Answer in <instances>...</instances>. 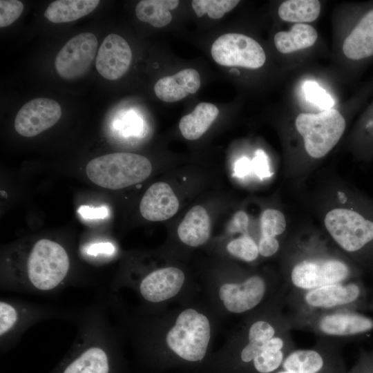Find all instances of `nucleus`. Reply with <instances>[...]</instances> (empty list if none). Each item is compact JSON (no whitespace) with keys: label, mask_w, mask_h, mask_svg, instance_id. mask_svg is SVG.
<instances>
[{"label":"nucleus","mask_w":373,"mask_h":373,"mask_svg":"<svg viewBox=\"0 0 373 373\" xmlns=\"http://www.w3.org/2000/svg\"><path fill=\"white\" fill-rule=\"evenodd\" d=\"M200 84L198 72L193 68H186L157 80L154 86V91L162 101L174 102L196 93Z\"/></svg>","instance_id":"obj_18"},{"label":"nucleus","mask_w":373,"mask_h":373,"mask_svg":"<svg viewBox=\"0 0 373 373\" xmlns=\"http://www.w3.org/2000/svg\"><path fill=\"white\" fill-rule=\"evenodd\" d=\"M218 114V108L213 104H198L191 113L180 119L179 128L182 136L189 140L198 139L208 130Z\"/></svg>","instance_id":"obj_22"},{"label":"nucleus","mask_w":373,"mask_h":373,"mask_svg":"<svg viewBox=\"0 0 373 373\" xmlns=\"http://www.w3.org/2000/svg\"><path fill=\"white\" fill-rule=\"evenodd\" d=\"M239 2L237 0H193L191 6L198 17L207 14L210 18L218 19L233 10Z\"/></svg>","instance_id":"obj_27"},{"label":"nucleus","mask_w":373,"mask_h":373,"mask_svg":"<svg viewBox=\"0 0 373 373\" xmlns=\"http://www.w3.org/2000/svg\"><path fill=\"white\" fill-rule=\"evenodd\" d=\"M178 5V0H142L137 4L135 14L141 21L162 28L171 22L170 10L176 8Z\"/></svg>","instance_id":"obj_25"},{"label":"nucleus","mask_w":373,"mask_h":373,"mask_svg":"<svg viewBox=\"0 0 373 373\" xmlns=\"http://www.w3.org/2000/svg\"><path fill=\"white\" fill-rule=\"evenodd\" d=\"M285 304L288 309L287 312L293 315L337 310H373L367 288L360 278L305 291L287 289Z\"/></svg>","instance_id":"obj_1"},{"label":"nucleus","mask_w":373,"mask_h":373,"mask_svg":"<svg viewBox=\"0 0 373 373\" xmlns=\"http://www.w3.org/2000/svg\"><path fill=\"white\" fill-rule=\"evenodd\" d=\"M370 126L373 128V122L371 124H370Z\"/></svg>","instance_id":"obj_42"},{"label":"nucleus","mask_w":373,"mask_h":373,"mask_svg":"<svg viewBox=\"0 0 373 373\" xmlns=\"http://www.w3.org/2000/svg\"><path fill=\"white\" fill-rule=\"evenodd\" d=\"M131 61L132 52L126 41L118 35L110 34L97 51L95 66L105 79L116 80L127 72Z\"/></svg>","instance_id":"obj_15"},{"label":"nucleus","mask_w":373,"mask_h":373,"mask_svg":"<svg viewBox=\"0 0 373 373\" xmlns=\"http://www.w3.org/2000/svg\"><path fill=\"white\" fill-rule=\"evenodd\" d=\"M292 329L312 332L320 339L362 336L373 332V316L356 310H337L304 315L287 313Z\"/></svg>","instance_id":"obj_4"},{"label":"nucleus","mask_w":373,"mask_h":373,"mask_svg":"<svg viewBox=\"0 0 373 373\" xmlns=\"http://www.w3.org/2000/svg\"><path fill=\"white\" fill-rule=\"evenodd\" d=\"M179 208V201L166 182H155L146 190L140 204L141 215L149 221H163L173 217Z\"/></svg>","instance_id":"obj_17"},{"label":"nucleus","mask_w":373,"mask_h":373,"mask_svg":"<svg viewBox=\"0 0 373 373\" xmlns=\"http://www.w3.org/2000/svg\"><path fill=\"white\" fill-rule=\"evenodd\" d=\"M18 318L16 309L10 303H0V334L1 336L8 332L15 325Z\"/></svg>","instance_id":"obj_32"},{"label":"nucleus","mask_w":373,"mask_h":373,"mask_svg":"<svg viewBox=\"0 0 373 373\" xmlns=\"http://www.w3.org/2000/svg\"><path fill=\"white\" fill-rule=\"evenodd\" d=\"M318 38L316 29L305 23H296L289 31L274 36V44L281 53L288 54L313 46Z\"/></svg>","instance_id":"obj_24"},{"label":"nucleus","mask_w":373,"mask_h":373,"mask_svg":"<svg viewBox=\"0 0 373 373\" xmlns=\"http://www.w3.org/2000/svg\"><path fill=\"white\" fill-rule=\"evenodd\" d=\"M285 269V288L305 291L359 279L361 269L352 262L324 251H305Z\"/></svg>","instance_id":"obj_2"},{"label":"nucleus","mask_w":373,"mask_h":373,"mask_svg":"<svg viewBox=\"0 0 373 373\" xmlns=\"http://www.w3.org/2000/svg\"><path fill=\"white\" fill-rule=\"evenodd\" d=\"M294 373H347L338 349L331 342L320 339L314 346L294 349L285 359L282 367Z\"/></svg>","instance_id":"obj_9"},{"label":"nucleus","mask_w":373,"mask_h":373,"mask_svg":"<svg viewBox=\"0 0 373 373\" xmlns=\"http://www.w3.org/2000/svg\"><path fill=\"white\" fill-rule=\"evenodd\" d=\"M274 373H294L291 371H289V370H284V369H279L278 370L276 371Z\"/></svg>","instance_id":"obj_40"},{"label":"nucleus","mask_w":373,"mask_h":373,"mask_svg":"<svg viewBox=\"0 0 373 373\" xmlns=\"http://www.w3.org/2000/svg\"><path fill=\"white\" fill-rule=\"evenodd\" d=\"M210 336L211 327L207 317L189 308L178 315L174 326L167 332L166 343L180 359L196 363L204 358Z\"/></svg>","instance_id":"obj_6"},{"label":"nucleus","mask_w":373,"mask_h":373,"mask_svg":"<svg viewBox=\"0 0 373 373\" xmlns=\"http://www.w3.org/2000/svg\"><path fill=\"white\" fill-rule=\"evenodd\" d=\"M80 216L86 220H99L108 217L109 211L106 207H94L88 205H82L77 210Z\"/></svg>","instance_id":"obj_34"},{"label":"nucleus","mask_w":373,"mask_h":373,"mask_svg":"<svg viewBox=\"0 0 373 373\" xmlns=\"http://www.w3.org/2000/svg\"><path fill=\"white\" fill-rule=\"evenodd\" d=\"M292 330L287 311L280 310L271 318L257 319L249 325L245 344L241 347L237 365L247 370L254 359L262 352L266 343L276 335Z\"/></svg>","instance_id":"obj_12"},{"label":"nucleus","mask_w":373,"mask_h":373,"mask_svg":"<svg viewBox=\"0 0 373 373\" xmlns=\"http://www.w3.org/2000/svg\"><path fill=\"white\" fill-rule=\"evenodd\" d=\"M306 99L317 106L328 110L334 104L333 98L316 82L307 80L303 86Z\"/></svg>","instance_id":"obj_30"},{"label":"nucleus","mask_w":373,"mask_h":373,"mask_svg":"<svg viewBox=\"0 0 373 373\" xmlns=\"http://www.w3.org/2000/svg\"><path fill=\"white\" fill-rule=\"evenodd\" d=\"M61 116L59 104L51 99L38 97L25 104L15 119V128L21 135L34 137L54 126Z\"/></svg>","instance_id":"obj_13"},{"label":"nucleus","mask_w":373,"mask_h":373,"mask_svg":"<svg viewBox=\"0 0 373 373\" xmlns=\"http://www.w3.org/2000/svg\"><path fill=\"white\" fill-rule=\"evenodd\" d=\"M252 163L247 157H242L235 164V174L238 177H242L247 174Z\"/></svg>","instance_id":"obj_38"},{"label":"nucleus","mask_w":373,"mask_h":373,"mask_svg":"<svg viewBox=\"0 0 373 373\" xmlns=\"http://www.w3.org/2000/svg\"><path fill=\"white\" fill-rule=\"evenodd\" d=\"M259 254L268 258L276 254L280 248V243L276 237L261 236L258 242Z\"/></svg>","instance_id":"obj_33"},{"label":"nucleus","mask_w":373,"mask_h":373,"mask_svg":"<svg viewBox=\"0 0 373 373\" xmlns=\"http://www.w3.org/2000/svg\"><path fill=\"white\" fill-rule=\"evenodd\" d=\"M113 250V247L110 243H100L91 246L88 249V253L95 254L99 252L111 253Z\"/></svg>","instance_id":"obj_39"},{"label":"nucleus","mask_w":373,"mask_h":373,"mask_svg":"<svg viewBox=\"0 0 373 373\" xmlns=\"http://www.w3.org/2000/svg\"><path fill=\"white\" fill-rule=\"evenodd\" d=\"M210 230V219L207 210L196 205L187 212L179 224L178 235L184 244L198 247L208 240Z\"/></svg>","instance_id":"obj_21"},{"label":"nucleus","mask_w":373,"mask_h":373,"mask_svg":"<svg viewBox=\"0 0 373 373\" xmlns=\"http://www.w3.org/2000/svg\"><path fill=\"white\" fill-rule=\"evenodd\" d=\"M69 258L65 249L48 239L38 240L28 256L27 278L30 285L41 291L57 287L66 276Z\"/></svg>","instance_id":"obj_8"},{"label":"nucleus","mask_w":373,"mask_h":373,"mask_svg":"<svg viewBox=\"0 0 373 373\" xmlns=\"http://www.w3.org/2000/svg\"><path fill=\"white\" fill-rule=\"evenodd\" d=\"M287 222L284 214L279 210L267 209L260 217L261 236L276 237L286 229Z\"/></svg>","instance_id":"obj_29"},{"label":"nucleus","mask_w":373,"mask_h":373,"mask_svg":"<svg viewBox=\"0 0 373 373\" xmlns=\"http://www.w3.org/2000/svg\"><path fill=\"white\" fill-rule=\"evenodd\" d=\"M370 356L372 358V359L373 360V350L372 351H370V352H367Z\"/></svg>","instance_id":"obj_41"},{"label":"nucleus","mask_w":373,"mask_h":373,"mask_svg":"<svg viewBox=\"0 0 373 373\" xmlns=\"http://www.w3.org/2000/svg\"><path fill=\"white\" fill-rule=\"evenodd\" d=\"M185 276L174 267L156 269L142 280L140 290L143 298L152 303H159L175 296L182 289Z\"/></svg>","instance_id":"obj_16"},{"label":"nucleus","mask_w":373,"mask_h":373,"mask_svg":"<svg viewBox=\"0 0 373 373\" xmlns=\"http://www.w3.org/2000/svg\"><path fill=\"white\" fill-rule=\"evenodd\" d=\"M152 165L144 156L133 153H113L91 160L86 173L95 184L109 189H120L146 179Z\"/></svg>","instance_id":"obj_5"},{"label":"nucleus","mask_w":373,"mask_h":373,"mask_svg":"<svg viewBox=\"0 0 373 373\" xmlns=\"http://www.w3.org/2000/svg\"><path fill=\"white\" fill-rule=\"evenodd\" d=\"M213 60L224 66H240L256 69L266 60L262 47L254 39L238 33L219 37L211 49Z\"/></svg>","instance_id":"obj_10"},{"label":"nucleus","mask_w":373,"mask_h":373,"mask_svg":"<svg viewBox=\"0 0 373 373\" xmlns=\"http://www.w3.org/2000/svg\"><path fill=\"white\" fill-rule=\"evenodd\" d=\"M347 373H373V360L367 351L361 352L356 362Z\"/></svg>","instance_id":"obj_35"},{"label":"nucleus","mask_w":373,"mask_h":373,"mask_svg":"<svg viewBox=\"0 0 373 373\" xmlns=\"http://www.w3.org/2000/svg\"><path fill=\"white\" fill-rule=\"evenodd\" d=\"M291 330L284 331L271 338L253 361L251 373H274L280 369L287 355L295 349Z\"/></svg>","instance_id":"obj_19"},{"label":"nucleus","mask_w":373,"mask_h":373,"mask_svg":"<svg viewBox=\"0 0 373 373\" xmlns=\"http://www.w3.org/2000/svg\"><path fill=\"white\" fill-rule=\"evenodd\" d=\"M249 218L244 211L237 212L233 218L229 229L231 231H243L247 227Z\"/></svg>","instance_id":"obj_37"},{"label":"nucleus","mask_w":373,"mask_h":373,"mask_svg":"<svg viewBox=\"0 0 373 373\" xmlns=\"http://www.w3.org/2000/svg\"><path fill=\"white\" fill-rule=\"evenodd\" d=\"M23 8V4L20 1L1 0L0 27L3 28L12 24L19 17Z\"/></svg>","instance_id":"obj_31"},{"label":"nucleus","mask_w":373,"mask_h":373,"mask_svg":"<svg viewBox=\"0 0 373 373\" xmlns=\"http://www.w3.org/2000/svg\"><path fill=\"white\" fill-rule=\"evenodd\" d=\"M320 12L321 3L317 0H288L282 3L278 8V15L282 20L298 23L316 20Z\"/></svg>","instance_id":"obj_26"},{"label":"nucleus","mask_w":373,"mask_h":373,"mask_svg":"<svg viewBox=\"0 0 373 373\" xmlns=\"http://www.w3.org/2000/svg\"><path fill=\"white\" fill-rule=\"evenodd\" d=\"M267 291L265 279L252 275L240 283H225L219 290V297L225 308L235 314H242L256 308Z\"/></svg>","instance_id":"obj_14"},{"label":"nucleus","mask_w":373,"mask_h":373,"mask_svg":"<svg viewBox=\"0 0 373 373\" xmlns=\"http://www.w3.org/2000/svg\"><path fill=\"white\" fill-rule=\"evenodd\" d=\"M343 52L352 60L373 56V9L366 13L347 36Z\"/></svg>","instance_id":"obj_20"},{"label":"nucleus","mask_w":373,"mask_h":373,"mask_svg":"<svg viewBox=\"0 0 373 373\" xmlns=\"http://www.w3.org/2000/svg\"><path fill=\"white\" fill-rule=\"evenodd\" d=\"M227 249L236 258L246 262H252L260 255L258 244L251 237L246 235L229 242Z\"/></svg>","instance_id":"obj_28"},{"label":"nucleus","mask_w":373,"mask_h":373,"mask_svg":"<svg viewBox=\"0 0 373 373\" xmlns=\"http://www.w3.org/2000/svg\"><path fill=\"white\" fill-rule=\"evenodd\" d=\"M255 172L260 178H265L270 175L267 157L265 152L258 149L256 151L255 157L251 162Z\"/></svg>","instance_id":"obj_36"},{"label":"nucleus","mask_w":373,"mask_h":373,"mask_svg":"<svg viewBox=\"0 0 373 373\" xmlns=\"http://www.w3.org/2000/svg\"><path fill=\"white\" fill-rule=\"evenodd\" d=\"M295 126L304 140L307 154L314 158L326 155L338 142L346 126L342 115L336 109L318 113H300Z\"/></svg>","instance_id":"obj_7"},{"label":"nucleus","mask_w":373,"mask_h":373,"mask_svg":"<svg viewBox=\"0 0 373 373\" xmlns=\"http://www.w3.org/2000/svg\"><path fill=\"white\" fill-rule=\"evenodd\" d=\"M99 0H57L44 12V17L52 23H66L79 19L93 12Z\"/></svg>","instance_id":"obj_23"},{"label":"nucleus","mask_w":373,"mask_h":373,"mask_svg":"<svg viewBox=\"0 0 373 373\" xmlns=\"http://www.w3.org/2000/svg\"><path fill=\"white\" fill-rule=\"evenodd\" d=\"M95 35L83 32L72 37L59 51L55 61L58 75L66 80L77 79L90 68L97 52Z\"/></svg>","instance_id":"obj_11"},{"label":"nucleus","mask_w":373,"mask_h":373,"mask_svg":"<svg viewBox=\"0 0 373 373\" xmlns=\"http://www.w3.org/2000/svg\"><path fill=\"white\" fill-rule=\"evenodd\" d=\"M354 209L335 208L327 213L325 227L343 251L363 263L373 256V216Z\"/></svg>","instance_id":"obj_3"}]
</instances>
